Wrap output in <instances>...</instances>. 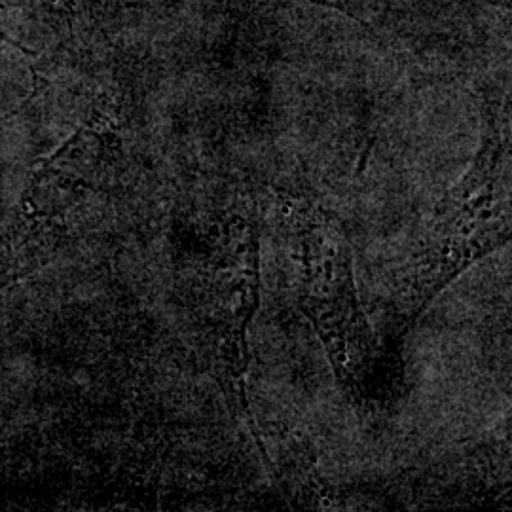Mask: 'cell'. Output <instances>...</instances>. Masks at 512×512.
Listing matches in <instances>:
<instances>
[{"label": "cell", "mask_w": 512, "mask_h": 512, "mask_svg": "<svg viewBox=\"0 0 512 512\" xmlns=\"http://www.w3.org/2000/svg\"><path fill=\"white\" fill-rule=\"evenodd\" d=\"M511 110L486 105L469 171L440 200L408 275L403 334L452 281L511 239Z\"/></svg>", "instance_id": "cell-1"}, {"label": "cell", "mask_w": 512, "mask_h": 512, "mask_svg": "<svg viewBox=\"0 0 512 512\" xmlns=\"http://www.w3.org/2000/svg\"><path fill=\"white\" fill-rule=\"evenodd\" d=\"M279 219L298 258V304L317 332L340 387L365 397L376 342L359 300L353 247L340 217L308 196L279 192Z\"/></svg>", "instance_id": "cell-2"}, {"label": "cell", "mask_w": 512, "mask_h": 512, "mask_svg": "<svg viewBox=\"0 0 512 512\" xmlns=\"http://www.w3.org/2000/svg\"><path fill=\"white\" fill-rule=\"evenodd\" d=\"M260 253L255 222L232 217L219 232L209 260L202 296L203 340L213 376L226 403L253 433L266 456L256 431L247 395L249 340L247 332L260 302Z\"/></svg>", "instance_id": "cell-3"}, {"label": "cell", "mask_w": 512, "mask_h": 512, "mask_svg": "<svg viewBox=\"0 0 512 512\" xmlns=\"http://www.w3.org/2000/svg\"><path fill=\"white\" fill-rule=\"evenodd\" d=\"M310 2L325 4V6H334V8H340V10H346V12H349V8L344 4V0H310Z\"/></svg>", "instance_id": "cell-4"}]
</instances>
